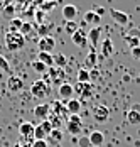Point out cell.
Returning <instances> with one entry per match:
<instances>
[{"label":"cell","instance_id":"obj_1","mask_svg":"<svg viewBox=\"0 0 140 147\" xmlns=\"http://www.w3.org/2000/svg\"><path fill=\"white\" fill-rule=\"evenodd\" d=\"M3 41H5V47H7L9 51H20V49H24V46H26V37H24L20 32H9V30H7Z\"/></svg>","mask_w":140,"mask_h":147},{"label":"cell","instance_id":"obj_2","mask_svg":"<svg viewBox=\"0 0 140 147\" xmlns=\"http://www.w3.org/2000/svg\"><path fill=\"white\" fill-rule=\"evenodd\" d=\"M49 93H51V86H49L47 81H44V80H36V81L32 83V86H30V95H32L34 98H37V100L46 98Z\"/></svg>","mask_w":140,"mask_h":147},{"label":"cell","instance_id":"obj_3","mask_svg":"<svg viewBox=\"0 0 140 147\" xmlns=\"http://www.w3.org/2000/svg\"><path fill=\"white\" fill-rule=\"evenodd\" d=\"M74 86V91L79 95V98L81 100H86V98H91L93 96V85L91 83H76V85H73Z\"/></svg>","mask_w":140,"mask_h":147},{"label":"cell","instance_id":"obj_4","mask_svg":"<svg viewBox=\"0 0 140 147\" xmlns=\"http://www.w3.org/2000/svg\"><path fill=\"white\" fill-rule=\"evenodd\" d=\"M26 86V83H24V80L20 78V76H9V80H7V88L10 90L12 93H19V91H22Z\"/></svg>","mask_w":140,"mask_h":147},{"label":"cell","instance_id":"obj_5","mask_svg":"<svg viewBox=\"0 0 140 147\" xmlns=\"http://www.w3.org/2000/svg\"><path fill=\"white\" fill-rule=\"evenodd\" d=\"M73 93H74V86L71 83H68V81H64L63 85L57 86V95H59L61 100H64V103L73 98Z\"/></svg>","mask_w":140,"mask_h":147},{"label":"cell","instance_id":"obj_6","mask_svg":"<svg viewBox=\"0 0 140 147\" xmlns=\"http://www.w3.org/2000/svg\"><path fill=\"white\" fill-rule=\"evenodd\" d=\"M93 118L98 122V123H103L110 118V110L105 107V105H96L93 108Z\"/></svg>","mask_w":140,"mask_h":147},{"label":"cell","instance_id":"obj_7","mask_svg":"<svg viewBox=\"0 0 140 147\" xmlns=\"http://www.w3.org/2000/svg\"><path fill=\"white\" fill-rule=\"evenodd\" d=\"M64 78H66V73H64V69L63 68H49V80L54 83V85H63L64 83Z\"/></svg>","mask_w":140,"mask_h":147},{"label":"cell","instance_id":"obj_8","mask_svg":"<svg viewBox=\"0 0 140 147\" xmlns=\"http://www.w3.org/2000/svg\"><path fill=\"white\" fill-rule=\"evenodd\" d=\"M54 46H56V41H54V37H51V36L41 37V39L37 41V47H39L41 53H51V51L54 49Z\"/></svg>","mask_w":140,"mask_h":147},{"label":"cell","instance_id":"obj_9","mask_svg":"<svg viewBox=\"0 0 140 147\" xmlns=\"http://www.w3.org/2000/svg\"><path fill=\"white\" fill-rule=\"evenodd\" d=\"M71 41H73V44L78 46V47H86L88 46V32H84L83 29H78L71 36Z\"/></svg>","mask_w":140,"mask_h":147},{"label":"cell","instance_id":"obj_10","mask_svg":"<svg viewBox=\"0 0 140 147\" xmlns=\"http://www.w3.org/2000/svg\"><path fill=\"white\" fill-rule=\"evenodd\" d=\"M34 129L36 125L32 122H22L19 125V135L22 139H34Z\"/></svg>","mask_w":140,"mask_h":147},{"label":"cell","instance_id":"obj_11","mask_svg":"<svg viewBox=\"0 0 140 147\" xmlns=\"http://www.w3.org/2000/svg\"><path fill=\"white\" fill-rule=\"evenodd\" d=\"M34 115L41 120H47V117L51 115V105L49 103H41L34 108Z\"/></svg>","mask_w":140,"mask_h":147},{"label":"cell","instance_id":"obj_12","mask_svg":"<svg viewBox=\"0 0 140 147\" xmlns=\"http://www.w3.org/2000/svg\"><path fill=\"white\" fill-rule=\"evenodd\" d=\"M110 15H112V19L116 22V24H122V26H125L128 24V20H130V15L125 14V12H122V10H116V9H110L108 10Z\"/></svg>","mask_w":140,"mask_h":147},{"label":"cell","instance_id":"obj_13","mask_svg":"<svg viewBox=\"0 0 140 147\" xmlns=\"http://www.w3.org/2000/svg\"><path fill=\"white\" fill-rule=\"evenodd\" d=\"M76 15H78V9H76V5H73V3H66V5L63 7V17H64V22H68V20H74Z\"/></svg>","mask_w":140,"mask_h":147},{"label":"cell","instance_id":"obj_14","mask_svg":"<svg viewBox=\"0 0 140 147\" xmlns=\"http://www.w3.org/2000/svg\"><path fill=\"white\" fill-rule=\"evenodd\" d=\"M127 122L132 123V125H139L140 123V107L139 105L130 108V112L127 113Z\"/></svg>","mask_w":140,"mask_h":147},{"label":"cell","instance_id":"obj_15","mask_svg":"<svg viewBox=\"0 0 140 147\" xmlns=\"http://www.w3.org/2000/svg\"><path fill=\"white\" fill-rule=\"evenodd\" d=\"M64 105H66V110H68V113H69V115H78V113L81 112V102H79V100H76V98L68 100Z\"/></svg>","mask_w":140,"mask_h":147},{"label":"cell","instance_id":"obj_16","mask_svg":"<svg viewBox=\"0 0 140 147\" xmlns=\"http://www.w3.org/2000/svg\"><path fill=\"white\" fill-rule=\"evenodd\" d=\"M51 112H52V115H57V117H61L63 120H66V113H68V110H66V105L61 102H54L51 105Z\"/></svg>","mask_w":140,"mask_h":147},{"label":"cell","instance_id":"obj_17","mask_svg":"<svg viewBox=\"0 0 140 147\" xmlns=\"http://www.w3.org/2000/svg\"><path fill=\"white\" fill-rule=\"evenodd\" d=\"M100 36H101V27H100V26L93 27V29L88 32V42H91L93 49L98 46V42H100Z\"/></svg>","mask_w":140,"mask_h":147},{"label":"cell","instance_id":"obj_18","mask_svg":"<svg viewBox=\"0 0 140 147\" xmlns=\"http://www.w3.org/2000/svg\"><path fill=\"white\" fill-rule=\"evenodd\" d=\"M88 139H90V144H91L93 147H100V146H103V142H105V135L100 132V130L91 132Z\"/></svg>","mask_w":140,"mask_h":147},{"label":"cell","instance_id":"obj_19","mask_svg":"<svg viewBox=\"0 0 140 147\" xmlns=\"http://www.w3.org/2000/svg\"><path fill=\"white\" fill-rule=\"evenodd\" d=\"M100 20H101V17H100L95 10H88V12L84 14V22H86V24H91V26L96 27L100 24Z\"/></svg>","mask_w":140,"mask_h":147},{"label":"cell","instance_id":"obj_20","mask_svg":"<svg viewBox=\"0 0 140 147\" xmlns=\"http://www.w3.org/2000/svg\"><path fill=\"white\" fill-rule=\"evenodd\" d=\"M37 59H39L41 63H44L47 68H52V66H54V56H52L51 53H41V51H39Z\"/></svg>","mask_w":140,"mask_h":147},{"label":"cell","instance_id":"obj_21","mask_svg":"<svg viewBox=\"0 0 140 147\" xmlns=\"http://www.w3.org/2000/svg\"><path fill=\"white\" fill-rule=\"evenodd\" d=\"M63 140V132H61V129H52V132L49 134V137L46 139V142H49V144H59Z\"/></svg>","mask_w":140,"mask_h":147},{"label":"cell","instance_id":"obj_22","mask_svg":"<svg viewBox=\"0 0 140 147\" xmlns=\"http://www.w3.org/2000/svg\"><path fill=\"white\" fill-rule=\"evenodd\" d=\"M22 24H24V20H22L20 17H14V19H10V22H9V32H20Z\"/></svg>","mask_w":140,"mask_h":147},{"label":"cell","instance_id":"obj_23","mask_svg":"<svg viewBox=\"0 0 140 147\" xmlns=\"http://www.w3.org/2000/svg\"><path fill=\"white\" fill-rule=\"evenodd\" d=\"M112 53H113V42H112L110 37H106V39L103 41V44H101V54H103L105 58H108Z\"/></svg>","mask_w":140,"mask_h":147},{"label":"cell","instance_id":"obj_24","mask_svg":"<svg viewBox=\"0 0 140 147\" xmlns=\"http://www.w3.org/2000/svg\"><path fill=\"white\" fill-rule=\"evenodd\" d=\"M81 129H83V125H79V123H74V122H66V130L71 134V135H79L81 134Z\"/></svg>","mask_w":140,"mask_h":147},{"label":"cell","instance_id":"obj_25","mask_svg":"<svg viewBox=\"0 0 140 147\" xmlns=\"http://www.w3.org/2000/svg\"><path fill=\"white\" fill-rule=\"evenodd\" d=\"M76 78H78V83H90V80H91V76H90V71H88L86 68H81V69H78V73H76Z\"/></svg>","mask_w":140,"mask_h":147},{"label":"cell","instance_id":"obj_26","mask_svg":"<svg viewBox=\"0 0 140 147\" xmlns=\"http://www.w3.org/2000/svg\"><path fill=\"white\" fill-rule=\"evenodd\" d=\"M56 5H57L56 0H44V2L41 3V7H39V9H41L42 12H46V14H47V12L54 10V9H56Z\"/></svg>","mask_w":140,"mask_h":147},{"label":"cell","instance_id":"obj_27","mask_svg":"<svg viewBox=\"0 0 140 147\" xmlns=\"http://www.w3.org/2000/svg\"><path fill=\"white\" fill-rule=\"evenodd\" d=\"M30 68H32V69H34L36 73H46V71L49 69V68H47V66H46L44 63H41L39 59H34V61L30 63Z\"/></svg>","mask_w":140,"mask_h":147},{"label":"cell","instance_id":"obj_28","mask_svg":"<svg viewBox=\"0 0 140 147\" xmlns=\"http://www.w3.org/2000/svg\"><path fill=\"white\" fill-rule=\"evenodd\" d=\"M64 29H66V32H68L69 36H73L76 30L79 29V26H78L74 20H68V22H64Z\"/></svg>","mask_w":140,"mask_h":147},{"label":"cell","instance_id":"obj_29","mask_svg":"<svg viewBox=\"0 0 140 147\" xmlns=\"http://www.w3.org/2000/svg\"><path fill=\"white\" fill-rule=\"evenodd\" d=\"M66 64H68V59H66L64 54H56L54 56V66L56 68H64Z\"/></svg>","mask_w":140,"mask_h":147},{"label":"cell","instance_id":"obj_30","mask_svg":"<svg viewBox=\"0 0 140 147\" xmlns=\"http://www.w3.org/2000/svg\"><path fill=\"white\" fill-rule=\"evenodd\" d=\"M47 120L51 122V125H52V129H59V127L63 125V122H64V120H63L61 117H57V115H52V113H51V115L47 117Z\"/></svg>","mask_w":140,"mask_h":147},{"label":"cell","instance_id":"obj_31","mask_svg":"<svg viewBox=\"0 0 140 147\" xmlns=\"http://www.w3.org/2000/svg\"><path fill=\"white\" fill-rule=\"evenodd\" d=\"M84 63H86L88 68H95V66H96V53H95V49L86 56V61H84Z\"/></svg>","mask_w":140,"mask_h":147},{"label":"cell","instance_id":"obj_32","mask_svg":"<svg viewBox=\"0 0 140 147\" xmlns=\"http://www.w3.org/2000/svg\"><path fill=\"white\" fill-rule=\"evenodd\" d=\"M14 14H15V5L14 3H7L3 7V15L9 17V19H14Z\"/></svg>","mask_w":140,"mask_h":147},{"label":"cell","instance_id":"obj_33","mask_svg":"<svg viewBox=\"0 0 140 147\" xmlns=\"http://www.w3.org/2000/svg\"><path fill=\"white\" fill-rule=\"evenodd\" d=\"M0 69L2 71H5V73H10V64H9V61L5 56H2L0 54Z\"/></svg>","mask_w":140,"mask_h":147},{"label":"cell","instance_id":"obj_34","mask_svg":"<svg viewBox=\"0 0 140 147\" xmlns=\"http://www.w3.org/2000/svg\"><path fill=\"white\" fill-rule=\"evenodd\" d=\"M32 30H34V29H32V24H30V22H24V24H22V27H20V34L26 37V36L30 34Z\"/></svg>","mask_w":140,"mask_h":147},{"label":"cell","instance_id":"obj_35","mask_svg":"<svg viewBox=\"0 0 140 147\" xmlns=\"http://www.w3.org/2000/svg\"><path fill=\"white\" fill-rule=\"evenodd\" d=\"M34 17H36V20H37V24H44V20H46V12H42L41 9H37L36 14H34Z\"/></svg>","mask_w":140,"mask_h":147},{"label":"cell","instance_id":"obj_36","mask_svg":"<svg viewBox=\"0 0 140 147\" xmlns=\"http://www.w3.org/2000/svg\"><path fill=\"white\" fill-rule=\"evenodd\" d=\"M125 41L130 44V47H135V46H140V39L139 37H132V36H127Z\"/></svg>","mask_w":140,"mask_h":147},{"label":"cell","instance_id":"obj_37","mask_svg":"<svg viewBox=\"0 0 140 147\" xmlns=\"http://www.w3.org/2000/svg\"><path fill=\"white\" fill-rule=\"evenodd\" d=\"M52 29V26H51V24H47V26H41V27H39V34H41L42 37H46V36H49V30Z\"/></svg>","mask_w":140,"mask_h":147},{"label":"cell","instance_id":"obj_38","mask_svg":"<svg viewBox=\"0 0 140 147\" xmlns=\"http://www.w3.org/2000/svg\"><path fill=\"white\" fill-rule=\"evenodd\" d=\"M78 144H79V147H90L91 146L88 137H79V139H78Z\"/></svg>","mask_w":140,"mask_h":147},{"label":"cell","instance_id":"obj_39","mask_svg":"<svg viewBox=\"0 0 140 147\" xmlns=\"http://www.w3.org/2000/svg\"><path fill=\"white\" fill-rule=\"evenodd\" d=\"M68 122H74V123H79V125H83V120H81V117H79V115H69Z\"/></svg>","mask_w":140,"mask_h":147},{"label":"cell","instance_id":"obj_40","mask_svg":"<svg viewBox=\"0 0 140 147\" xmlns=\"http://www.w3.org/2000/svg\"><path fill=\"white\" fill-rule=\"evenodd\" d=\"M132 58L133 59H140V46L132 47Z\"/></svg>","mask_w":140,"mask_h":147},{"label":"cell","instance_id":"obj_41","mask_svg":"<svg viewBox=\"0 0 140 147\" xmlns=\"http://www.w3.org/2000/svg\"><path fill=\"white\" fill-rule=\"evenodd\" d=\"M32 147H49V144H47L46 140H34Z\"/></svg>","mask_w":140,"mask_h":147},{"label":"cell","instance_id":"obj_42","mask_svg":"<svg viewBox=\"0 0 140 147\" xmlns=\"http://www.w3.org/2000/svg\"><path fill=\"white\" fill-rule=\"evenodd\" d=\"M42 2H44V0H27L26 3H27V5H32V7H41Z\"/></svg>","mask_w":140,"mask_h":147},{"label":"cell","instance_id":"obj_43","mask_svg":"<svg viewBox=\"0 0 140 147\" xmlns=\"http://www.w3.org/2000/svg\"><path fill=\"white\" fill-rule=\"evenodd\" d=\"M95 12H96V14H98L100 17H101V15L105 14V9H103V7H98V9H95Z\"/></svg>","mask_w":140,"mask_h":147},{"label":"cell","instance_id":"obj_44","mask_svg":"<svg viewBox=\"0 0 140 147\" xmlns=\"http://www.w3.org/2000/svg\"><path fill=\"white\" fill-rule=\"evenodd\" d=\"M14 147H22V146H20V144H19V142H17V144H15V146Z\"/></svg>","mask_w":140,"mask_h":147}]
</instances>
